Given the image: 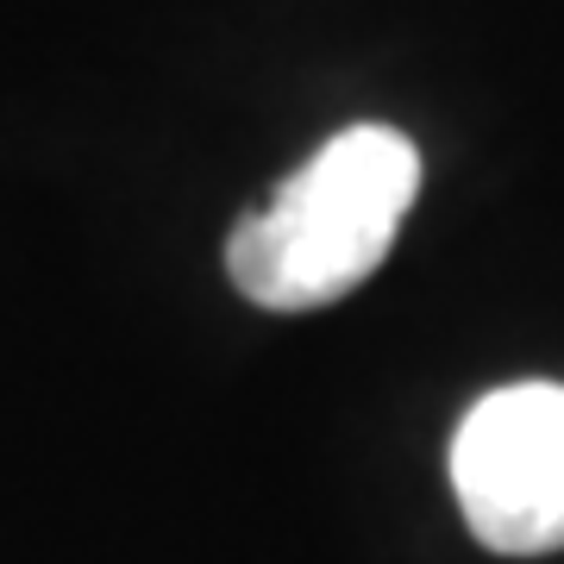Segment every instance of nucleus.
I'll list each match as a JSON object with an SVG mask.
<instances>
[{"label":"nucleus","mask_w":564,"mask_h":564,"mask_svg":"<svg viewBox=\"0 0 564 564\" xmlns=\"http://www.w3.org/2000/svg\"><path fill=\"white\" fill-rule=\"evenodd\" d=\"M421 195V151L395 126H345L245 214L226 239V270L245 302L314 314L377 276L408 207Z\"/></svg>","instance_id":"nucleus-1"},{"label":"nucleus","mask_w":564,"mask_h":564,"mask_svg":"<svg viewBox=\"0 0 564 564\" xmlns=\"http://www.w3.org/2000/svg\"><path fill=\"white\" fill-rule=\"evenodd\" d=\"M464 527L502 552L540 558L564 545V389L508 383L464 414L452 440Z\"/></svg>","instance_id":"nucleus-2"}]
</instances>
